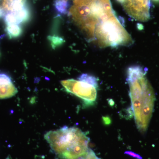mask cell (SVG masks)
<instances>
[{
  "label": "cell",
  "mask_w": 159,
  "mask_h": 159,
  "mask_svg": "<svg viewBox=\"0 0 159 159\" xmlns=\"http://www.w3.org/2000/svg\"><path fill=\"white\" fill-rule=\"evenodd\" d=\"M45 139L54 153L61 159H76L89 148V139L80 129L65 126L45 134Z\"/></svg>",
  "instance_id": "cell-1"
},
{
  "label": "cell",
  "mask_w": 159,
  "mask_h": 159,
  "mask_svg": "<svg viewBox=\"0 0 159 159\" xmlns=\"http://www.w3.org/2000/svg\"><path fill=\"white\" fill-rule=\"evenodd\" d=\"M131 111L139 131L144 133L148 128L155 100L152 87L144 76L128 83Z\"/></svg>",
  "instance_id": "cell-2"
},
{
  "label": "cell",
  "mask_w": 159,
  "mask_h": 159,
  "mask_svg": "<svg viewBox=\"0 0 159 159\" xmlns=\"http://www.w3.org/2000/svg\"><path fill=\"white\" fill-rule=\"evenodd\" d=\"M61 83L68 93L82 99L86 106L93 105L97 100L98 89L92 84L74 79L62 80Z\"/></svg>",
  "instance_id": "cell-3"
},
{
  "label": "cell",
  "mask_w": 159,
  "mask_h": 159,
  "mask_svg": "<svg viewBox=\"0 0 159 159\" xmlns=\"http://www.w3.org/2000/svg\"><path fill=\"white\" fill-rule=\"evenodd\" d=\"M150 0H125L122 5L131 17L145 22L150 19Z\"/></svg>",
  "instance_id": "cell-4"
},
{
  "label": "cell",
  "mask_w": 159,
  "mask_h": 159,
  "mask_svg": "<svg viewBox=\"0 0 159 159\" xmlns=\"http://www.w3.org/2000/svg\"><path fill=\"white\" fill-rule=\"evenodd\" d=\"M27 6V0H0V19L14 16Z\"/></svg>",
  "instance_id": "cell-5"
},
{
  "label": "cell",
  "mask_w": 159,
  "mask_h": 159,
  "mask_svg": "<svg viewBox=\"0 0 159 159\" xmlns=\"http://www.w3.org/2000/svg\"><path fill=\"white\" fill-rule=\"evenodd\" d=\"M17 89L7 74H0V99H7L17 93Z\"/></svg>",
  "instance_id": "cell-6"
},
{
  "label": "cell",
  "mask_w": 159,
  "mask_h": 159,
  "mask_svg": "<svg viewBox=\"0 0 159 159\" xmlns=\"http://www.w3.org/2000/svg\"><path fill=\"white\" fill-rule=\"evenodd\" d=\"M139 66H131L127 69L126 81L128 83L140 77L145 76L148 70Z\"/></svg>",
  "instance_id": "cell-7"
},
{
  "label": "cell",
  "mask_w": 159,
  "mask_h": 159,
  "mask_svg": "<svg viewBox=\"0 0 159 159\" xmlns=\"http://www.w3.org/2000/svg\"><path fill=\"white\" fill-rule=\"evenodd\" d=\"M7 33L10 38H15L20 36L22 30L19 25H11L6 26Z\"/></svg>",
  "instance_id": "cell-8"
},
{
  "label": "cell",
  "mask_w": 159,
  "mask_h": 159,
  "mask_svg": "<svg viewBox=\"0 0 159 159\" xmlns=\"http://www.w3.org/2000/svg\"><path fill=\"white\" fill-rule=\"evenodd\" d=\"M78 80L84 81L94 86L95 87L98 88V80L97 77L93 75L87 74H84L78 77Z\"/></svg>",
  "instance_id": "cell-9"
},
{
  "label": "cell",
  "mask_w": 159,
  "mask_h": 159,
  "mask_svg": "<svg viewBox=\"0 0 159 159\" xmlns=\"http://www.w3.org/2000/svg\"><path fill=\"white\" fill-rule=\"evenodd\" d=\"M68 6V0H56L55 2V8L61 14H66Z\"/></svg>",
  "instance_id": "cell-10"
},
{
  "label": "cell",
  "mask_w": 159,
  "mask_h": 159,
  "mask_svg": "<svg viewBox=\"0 0 159 159\" xmlns=\"http://www.w3.org/2000/svg\"><path fill=\"white\" fill-rule=\"evenodd\" d=\"M48 39L51 43V46L54 49L61 45L65 42L64 40L62 38L58 36H49Z\"/></svg>",
  "instance_id": "cell-11"
},
{
  "label": "cell",
  "mask_w": 159,
  "mask_h": 159,
  "mask_svg": "<svg viewBox=\"0 0 159 159\" xmlns=\"http://www.w3.org/2000/svg\"><path fill=\"white\" fill-rule=\"evenodd\" d=\"M76 159H99L96 156V154L92 149H89L87 152L82 156L77 158Z\"/></svg>",
  "instance_id": "cell-12"
},
{
  "label": "cell",
  "mask_w": 159,
  "mask_h": 159,
  "mask_svg": "<svg viewBox=\"0 0 159 159\" xmlns=\"http://www.w3.org/2000/svg\"><path fill=\"white\" fill-rule=\"evenodd\" d=\"M126 154L130 156L134 157L138 159H142V157L138 154L134 153L131 151H126L125 152Z\"/></svg>",
  "instance_id": "cell-13"
},
{
  "label": "cell",
  "mask_w": 159,
  "mask_h": 159,
  "mask_svg": "<svg viewBox=\"0 0 159 159\" xmlns=\"http://www.w3.org/2000/svg\"><path fill=\"white\" fill-rule=\"evenodd\" d=\"M125 0H116L117 2L120 3L121 4H123L125 2Z\"/></svg>",
  "instance_id": "cell-14"
},
{
  "label": "cell",
  "mask_w": 159,
  "mask_h": 159,
  "mask_svg": "<svg viewBox=\"0 0 159 159\" xmlns=\"http://www.w3.org/2000/svg\"><path fill=\"white\" fill-rule=\"evenodd\" d=\"M154 2L156 3H159V0H152Z\"/></svg>",
  "instance_id": "cell-15"
}]
</instances>
